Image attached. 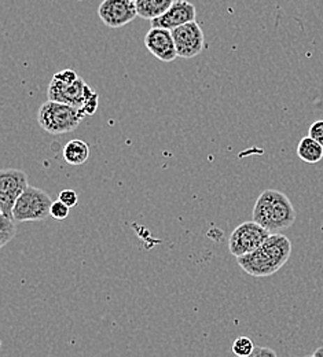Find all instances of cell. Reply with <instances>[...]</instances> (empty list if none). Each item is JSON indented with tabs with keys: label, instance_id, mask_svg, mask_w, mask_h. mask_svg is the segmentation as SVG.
<instances>
[{
	"label": "cell",
	"instance_id": "8fae6325",
	"mask_svg": "<svg viewBox=\"0 0 323 357\" xmlns=\"http://www.w3.org/2000/svg\"><path fill=\"white\" fill-rule=\"evenodd\" d=\"M197 11L195 6L187 0H175V3L170 7L167 13L161 17L151 20V26L156 28H165V29H175L187 22L195 21Z\"/></svg>",
	"mask_w": 323,
	"mask_h": 357
},
{
	"label": "cell",
	"instance_id": "9c48e42d",
	"mask_svg": "<svg viewBox=\"0 0 323 357\" xmlns=\"http://www.w3.org/2000/svg\"><path fill=\"white\" fill-rule=\"evenodd\" d=\"M172 36L176 45L178 56L183 59H191L200 55L205 45V38L201 26L195 22H187L172 29Z\"/></svg>",
	"mask_w": 323,
	"mask_h": 357
},
{
	"label": "cell",
	"instance_id": "7c38bea8",
	"mask_svg": "<svg viewBox=\"0 0 323 357\" xmlns=\"http://www.w3.org/2000/svg\"><path fill=\"white\" fill-rule=\"evenodd\" d=\"M63 160L70 165H83L90 157V146L80 139L70 140L63 147Z\"/></svg>",
	"mask_w": 323,
	"mask_h": 357
},
{
	"label": "cell",
	"instance_id": "5bb4252c",
	"mask_svg": "<svg viewBox=\"0 0 323 357\" xmlns=\"http://www.w3.org/2000/svg\"><path fill=\"white\" fill-rule=\"evenodd\" d=\"M138 15L143 20H154L170 10L175 0H137Z\"/></svg>",
	"mask_w": 323,
	"mask_h": 357
},
{
	"label": "cell",
	"instance_id": "8992f818",
	"mask_svg": "<svg viewBox=\"0 0 323 357\" xmlns=\"http://www.w3.org/2000/svg\"><path fill=\"white\" fill-rule=\"evenodd\" d=\"M273 232H270L263 225L252 222L239 224L229 238V250L235 257L248 255L256 250Z\"/></svg>",
	"mask_w": 323,
	"mask_h": 357
},
{
	"label": "cell",
	"instance_id": "e0dca14e",
	"mask_svg": "<svg viewBox=\"0 0 323 357\" xmlns=\"http://www.w3.org/2000/svg\"><path fill=\"white\" fill-rule=\"evenodd\" d=\"M69 212H70V208L66 204L61 202L59 199L52 202V205H51V218L55 219V220H65V219H68Z\"/></svg>",
	"mask_w": 323,
	"mask_h": 357
},
{
	"label": "cell",
	"instance_id": "7a4b0ae2",
	"mask_svg": "<svg viewBox=\"0 0 323 357\" xmlns=\"http://www.w3.org/2000/svg\"><path fill=\"white\" fill-rule=\"evenodd\" d=\"M296 209L290 199L278 190H264L253 208L252 220L270 232H279L296 222Z\"/></svg>",
	"mask_w": 323,
	"mask_h": 357
},
{
	"label": "cell",
	"instance_id": "9a60e30c",
	"mask_svg": "<svg viewBox=\"0 0 323 357\" xmlns=\"http://www.w3.org/2000/svg\"><path fill=\"white\" fill-rule=\"evenodd\" d=\"M15 223L14 218L0 213V248H4L17 235Z\"/></svg>",
	"mask_w": 323,
	"mask_h": 357
},
{
	"label": "cell",
	"instance_id": "7402d4cb",
	"mask_svg": "<svg viewBox=\"0 0 323 357\" xmlns=\"http://www.w3.org/2000/svg\"><path fill=\"white\" fill-rule=\"evenodd\" d=\"M134 1H137V0H134Z\"/></svg>",
	"mask_w": 323,
	"mask_h": 357
},
{
	"label": "cell",
	"instance_id": "30bf717a",
	"mask_svg": "<svg viewBox=\"0 0 323 357\" xmlns=\"http://www.w3.org/2000/svg\"><path fill=\"white\" fill-rule=\"evenodd\" d=\"M144 45L149 52L161 62H172L178 58V51L171 29L151 26V29L144 36Z\"/></svg>",
	"mask_w": 323,
	"mask_h": 357
},
{
	"label": "cell",
	"instance_id": "277c9868",
	"mask_svg": "<svg viewBox=\"0 0 323 357\" xmlns=\"http://www.w3.org/2000/svg\"><path fill=\"white\" fill-rule=\"evenodd\" d=\"M95 93L96 92L72 69L55 73L47 89L50 100L63 102L77 107H83Z\"/></svg>",
	"mask_w": 323,
	"mask_h": 357
},
{
	"label": "cell",
	"instance_id": "ba28073f",
	"mask_svg": "<svg viewBox=\"0 0 323 357\" xmlns=\"http://www.w3.org/2000/svg\"><path fill=\"white\" fill-rule=\"evenodd\" d=\"M98 15L107 28H123L138 15L134 0H103L98 7Z\"/></svg>",
	"mask_w": 323,
	"mask_h": 357
},
{
	"label": "cell",
	"instance_id": "44dd1931",
	"mask_svg": "<svg viewBox=\"0 0 323 357\" xmlns=\"http://www.w3.org/2000/svg\"><path fill=\"white\" fill-rule=\"evenodd\" d=\"M313 356L314 357H323V347L321 348H318L314 354H313Z\"/></svg>",
	"mask_w": 323,
	"mask_h": 357
},
{
	"label": "cell",
	"instance_id": "4fadbf2b",
	"mask_svg": "<svg viewBox=\"0 0 323 357\" xmlns=\"http://www.w3.org/2000/svg\"><path fill=\"white\" fill-rule=\"evenodd\" d=\"M297 155L307 164H317L323 158V146L308 135L300 140L297 146Z\"/></svg>",
	"mask_w": 323,
	"mask_h": 357
},
{
	"label": "cell",
	"instance_id": "5b68a950",
	"mask_svg": "<svg viewBox=\"0 0 323 357\" xmlns=\"http://www.w3.org/2000/svg\"><path fill=\"white\" fill-rule=\"evenodd\" d=\"M52 202L45 190L29 185L17 199L13 218L18 223L43 222L47 218H51Z\"/></svg>",
	"mask_w": 323,
	"mask_h": 357
},
{
	"label": "cell",
	"instance_id": "3957f363",
	"mask_svg": "<svg viewBox=\"0 0 323 357\" xmlns=\"http://www.w3.org/2000/svg\"><path fill=\"white\" fill-rule=\"evenodd\" d=\"M86 117L83 107L50 99L42 103L38 112L39 126L51 135L69 134L77 130Z\"/></svg>",
	"mask_w": 323,
	"mask_h": 357
},
{
	"label": "cell",
	"instance_id": "2e32d148",
	"mask_svg": "<svg viewBox=\"0 0 323 357\" xmlns=\"http://www.w3.org/2000/svg\"><path fill=\"white\" fill-rule=\"evenodd\" d=\"M255 349V344L248 337H239L232 344V354L239 357L252 356V352Z\"/></svg>",
	"mask_w": 323,
	"mask_h": 357
},
{
	"label": "cell",
	"instance_id": "ffe728a7",
	"mask_svg": "<svg viewBox=\"0 0 323 357\" xmlns=\"http://www.w3.org/2000/svg\"><path fill=\"white\" fill-rule=\"evenodd\" d=\"M252 356H277L276 351L270 349V348H263V347H255L253 352H252Z\"/></svg>",
	"mask_w": 323,
	"mask_h": 357
},
{
	"label": "cell",
	"instance_id": "ac0fdd59",
	"mask_svg": "<svg viewBox=\"0 0 323 357\" xmlns=\"http://www.w3.org/2000/svg\"><path fill=\"white\" fill-rule=\"evenodd\" d=\"M58 199L63 204H66L69 208H75L79 202V195L75 190H62L59 192V197Z\"/></svg>",
	"mask_w": 323,
	"mask_h": 357
},
{
	"label": "cell",
	"instance_id": "d6986e66",
	"mask_svg": "<svg viewBox=\"0 0 323 357\" xmlns=\"http://www.w3.org/2000/svg\"><path fill=\"white\" fill-rule=\"evenodd\" d=\"M308 135H310L311 137H314L315 140H318L323 146V120L315 121V123L310 127Z\"/></svg>",
	"mask_w": 323,
	"mask_h": 357
},
{
	"label": "cell",
	"instance_id": "52a82bcc",
	"mask_svg": "<svg viewBox=\"0 0 323 357\" xmlns=\"http://www.w3.org/2000/svg\"><path fill=\"white\" fill-rule=\"evenodd\" d=\"M28 187V176L24 171H0V213L13 218V209L15 206V202Z\"/></svg>",
	"mask_w": 323,
	"mask_h": 357
},
{
	"label": "cell",
	"instance_id": "6da1fadb",
	"mask_svg": "<svg viewBox=\"0 0 323 357\" xmlns=\"http://www.w3.org/2000/svg\"><path fill=\"white\" fill-rule=\"evenodd\" d=\"M292 255V242L287 236L273 232L256 250L236 257L243 272L255 278H266L277 273Z\"/></svg>",
	"mask_w": 323,
	"mask_h": 357
}]
</instances>
